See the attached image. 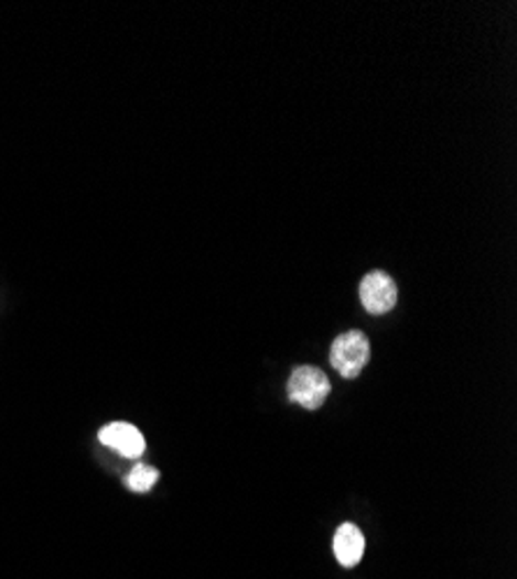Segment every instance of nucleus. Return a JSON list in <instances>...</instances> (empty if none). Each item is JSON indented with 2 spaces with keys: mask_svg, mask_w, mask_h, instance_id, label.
I'll return each instance as SVG.
<instances>
[{
  "mask_svg": "<svg viewBox=\"0 0 517 579\" xmlns=\"http://www.w3.org/2000/svg\"><path fill=\"white\" fill-rule=\"evenodd\" d=\"M330 378L323 369L302 364L288 378V398L306 411H319L330 396Z\"/></svg>",
  "mask_w": 517,
  "mask_h": 579,
  "instance_id": "1",
  "label": "nucleus"
},
{
  "mask_svg": "<svg viewBox=\"0 0 517 579\" xmlns=\"http://www.w3.org/2000/svg\"><path fill=\"white\" fill-rule=\"evenodd\" d=\"M371 358V346L367 334L359 329H351L340 334L334 339L332 350H330V362L332 367L340 371L344 378H357L363 373V369L369 364Z\"/></svg>",
  "mask_w": 517,
  "mask_h": 579,
  "instance_id": "2",
  "label": "nucleus"
},
{
  "mask_svg": "<svg viewBox=\"0 0 517 579\" xmlns=\"http://www.w3.org/2000/svg\"><path fill=\"white\" fill-rule=\"evenodd\" d=\"M359 299L371 316H384L397 304V285L384 270L369 272L359 283Z\"/></svg>",
  "mask_w": 517,
  "mask_h": 579,
  "instance_id": "3",
  "label": "nucleus"
},
{
  "mask_svg": "<svg viewBox=\"0 0 517 579\" xmlns=\"http://www.w3.org/2000/svg\"><path fill=\"white\" fill-rule=\"evenodd\" d=\"M98 438L103 445H107V448L117 450L128 459H140L147 450L144 436L140 434L138 427L128 425V422H111V425L100 429Z\"/></svg>",
  "mask_w": 517,
  "mask_h": 579,
  "instance_id": "4",
  "label": "nucleus"
},
{
  "mask_svg": "<svg viewBox=\"0 0 517 579\" xmlns=\"http://www.w3.org/2000/svg\"><path fill=\"white\" fill-rule=\"evenodd\" d=\"M334 556L344 568H355L365 556V536L355 524H342L334 533Z\"/></svg>",
  "mask_w": 517,
  "mask_h": 579,
  "instance_id": "5",
  "label": "nucleus"
},
{
  "mask_svg": "<svg viewBox=\"0 0 517 579\" xmlns=\"http://www.w3.org/2000/svg\"><path fill=\"white\" fill-rule=\"evenodd\" d=\"M161 473L153 469V466H144V463H138L134 469L128 473L126 478V484L130 492H138V494H147L151 492V487L159 482Z\"/></svg>",
  "mask_w": 517,
  "mask_h": 579,
  "instance_id": "6",
  "label": "nucleus"
}]
</instances>
